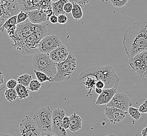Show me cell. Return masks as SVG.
<instances>
[{
	"label": "cell",
	"instance_id": "obj_37",
	"mask_svg": "<svg viewBox=\"0 0 147 136\" xmlns=\"http://www.w3.org/2000/svg\"><path fill=\"white\" fill-rule=\"evenodd\" d=\"M49 21L51 23L53 24H56L58 23V16L56 14H53L49 19Z\"/></svg>",
	"mask_w": 147,
	"mask_h": 136
},
{
	"label": "cell",
	"instance_id": "obj_45",
	"mask_svg": "<svg viewBox=\"0 0 147 136\" xmlns=\"http://www.w3.org/2000/svg\"><path fill=\"white\" fill-rule=\"evenodd\" d=\"M101 1V2H103V3H105V2H107L108 1H109V0H100Z\"/></svg>",
	"mask_w": 147,
	"mask_h": 136
},
{
	"label": "cell",
	"instance_id": "obj_38",
	"mask_svg": "<svg viewBox=\"0 0 147 136\" xmlns=\"http://www.w3.org/2000/svg\"><path fill=\"white\" fill-rule=\"evenodd\" d=\"M105 84L103 81H97L96 83V88L98 89H105Z\"/></svg>",
	"mask_w": 147,
	"mask_h": 136
},
{
	"label": "cell",
	"instance_id": "obj_16",
	"mask_svg": "<svg viewBox=\"0 0 147 136\" xmlns=\"http://www.w3.org/2000/svg\"><path fill=\"white\" fill-rule=\"evenodd\" d=\"M118 88H113L111 89H104L103 92L98 95L95 104L97 105H107L112 100L115 94L117 92Z\"/></svg>",
	"mask_w": 147,
	"mask_h": 136
},
{
	"label": "cell",
	"instance_id": "obj_3",
	"mask_svg": "<svg viewBox=\"0 0 147 136\" xmlns=\"http://www.w3.org/2000/svg\"><path fill=\"white\" fill-rule=\"evenodd\" d=\"M88 77H94L97 81L104 82L105 89L118 88L120 81V78L112 65H98L88 68L80 73L78 81L80 82Z\"/></svg>",
	"mask_w": 147,
	"mask_h": 136
},
{
	"label": "cell",
	"instance_id": "obj_31",
	"mask_svg": "<svg viewBox=\"0 0 147 136\" xmlns=\"http://www.w3.org/2000/svg\"><path fill=\"white\" fill-rule=\"evenodd\" d=\"M18 85V81L15 79H12L7 81L6 84V87L8 89H15Z\"/></svg>",
	"mask_w": 147,
	"mask_h": 136
},
{
	"label": "cell",
	"instance_id": "obj_14",
	"mask_svg": "<svg viewBox=\"0 0 147 136\" xmlns=\"http://www.w3.org/2000/svg\"><path fill=\"white\" fill-rule=\"evenodd\" d=\"M127 112L113 107L106 106L104 109V115L113 124L123 121L126 118Z\"/></svg>",
	"mask_w": 147,
	"mask_h": 136
},
{
	"label": "cell",
	"instance_id": "obj_35",
	"mask_svg": "<svg viewBox=\"0 0 147 136\" xmlns=\"http://www.w3.org/2000/svg\"><path fill=\"white\" fill-rule=\"evenodd\" d=\"M68 21V18L65 14L58 16V23L60 24H65Z\"/></svg>",
	"mask_w": 147,
	"mask_h": 136
},
{
	"label": "cell",
	"instance_id": "obj_5",
	"mask_svg": "<svg viewBox=\"0 0 147 136\" xmlns=\"http://www.w3.org/2000/svg\"><path fill=\"white\" fill-rule=\"evenodd\" d=\"M77 59L72 53H69L67 59L63 62L57 63V74L52 82H61L68 81L76 70Z\"/></svg>",
	"mask_w": 147,
	"mask_h": 136
},
{
	"label": "cell",
	"instance_id": "obj_8",
	"mask_svg": "<svg viewBox=\"0 0 147 136\" xmlns=\"http://www.w3.org/2000/svg\"><path fill=\"white\" fill-rule=\"evenodd\" d=\"M21 11L29 12L35 9L46 10L52 7L51 0H17Z\"/></svg>",
	"mask_w": 147,
	"mask_h": 136
},
{
	"label": "cell",
	"instance_id": "obj_26",
	"mask_svg": "<svg viewBox=\"0 0 147 136\" xmlns=\"http://www.w3.org/2000/svg\"><path fill=\"white\" fill-rule=\"evenodd\" d=\"M6 100L9 102H13L18 98V94L15 89H7L4 93Z\"/></svg>",
	"mask_w": 147,
	"mask_h": 136
},
{
	"label": "cell",
	"instance_id": "obj_23",
	"mask_svg": "<svg viewBox=\"0 0 147 136\" xmlns=\"http://www.w3.org/2000/svg\"><path fill=\"white\" fill-rule=\"evenodd\" d=\"M32 80V76L28 73H25L18 77L17 81L18 84L28 88L30 82Z\"/></svg>",
	"mask_w": 147,
	"mask_h": 136
},
{
	"label": "cell",
	"instance_id": "obj_41",
	"mask_svg": "<svg viewBox=\"0 0 147 136\" xmlns=\"http://www.w3.org/2000/svg\"><path fill=\"white\" fill-rule=\"evenodd\" d=\"M40 136H57L55 134H54L53 133L50 132V133H41Z\"/></svg>",
	"mask_w": 147,
	"mask_h": 136
},
{
	"label": "cell",
	"instance_id": "obj_4",
	"mask_svg": "<svg viewBox=\"0 0 147 136\" xmlns=\"http://www.w3.org/2000/svg\"><path fill=\"white\" fill-rule=\"evenodd\" d=\"M32 64L35 70L47 74L51 81L56 76L57 63L50 58L49 53H36L32 57Z\"/></svg>",
	"mask_w": 147,
	"mask_h": 136
},
{
	"label": "cell",
	"instance_id": "obj_13",
	"mask_svg": "<svg viewBox=\"0 0 147 136\" xmlns=\"http://www.w3.org/2000/svg\"><path fill=\"white\" fill-rule=\"evenodd\" d=\"M19 130L22 136H40L41 133L39 130L32 119L26 116L19 126Z\"/></svg>",
	"mask_w": 147,
	"mask_h": 136
},
{
	"label": "cell",
	"instance_id": "obj_15",
	"mask_svg": "<svg viewBox=\"0 0 147 136\" xmlns=\"http://www.w3.org/2000/svg\"><path fill=\"white\" fill-rule=\"evenodd\" d=\"M49 54L53 62L59 63L65 61L67 59L69 52L67 46L62 44Z\"/></svg>",
	"mask_w": 147,
	"mask_h": 136
},
{
	"label": "cell",
	"instance_id": "obj_36",
	"mask_svg": "<svg viewBox=\"0 0 147 136\" xmlns=\"http://www.w3.org/2000/svg\"><path fill=\"white\" fill-rule=\"evenodd\" d=\"M139 111L141 113L147 114V100L144 102L138 108Z\"/></svg>",
	"mask_w": 147,
	"mask_h": 136
},
{
	"label": "cell",
	"instance_id": "obj_19",
	"mask_svg": "<svg viewBox=\"0 0 147 136\" xmlns=\"http://www.w3.org/2000/svg\"><path fill=\"white\" fill-rule=\"evenodd\" d=\"M17 15L12 16L9 18L3 24V26L0 28V32H3L4 30L6 31V33L13 32L16 30L17 27Z\"/></svg>",
	"mask_w": 147,
	"mask_h": 136
},
{
	"label": "cell",
	"instance_id": "obj_24",
	"mask_svg": "<svg viewBox=\"0 0 147 136\" xmlns=\"http://www.w3.org/2000/svg\"><path fill=\"white\" fill-rule=\"evenodd\" d=\"M72 17L76 21H79L83 17L82 9L81 6L78 4H74V7L71 12Z\"/></svg>",
	"mask_w": 147,
	"mask_h": 136
},
{
	"label": "cell",
	"instance_id": "obj_27",
	"mask_svg": "<svg viewBox=\"0 0 147 136\" xmlns=\"http://www.w3.org/2000/svg\"><path fill=\"white\" fill-rule=\"evenodd\" d=\"M128 113L130 116L136 121H138L141 118V112L139 111L138 108H136L134 107H130L128 110Z\"/></svg>",
	"mask_w": 147,
	"mask_h": 136
},
{
	"label": "cell",
	"instance_id": "obj_40",
	"mask_svg": "<svg viewBox=\"0 0 147 136\" xmlns=\"http://www.w3.org/2000/svg\"><path fill=\"white\" fill-rule=\"evenodd\" d=\"M4 77L3 75V73L2 71H0V87L4 83Z\"/></svg>",
	"mask_w": 147,
	"mask_h": 136
},
{
	"label": "cell",
	"instance_id": "obj_42",
	"mask_svg": "<svg viewBox=\"0 0 147 136\" xmlns=\"http://www.w3.org/2000/svg\"><path fill=\"white\" fill-rule=\"evenodd\" d=\"M142 136H147V127H145L141 131Z\"/></svg>",
	"mask_w": 147,
	"mask_h": 136
},
{
	"label": "cell",
	"instance_id": "obj_2",
	"mask_svg": "<svg viewBox=\"0 0 147 136\" xmlns=\"http://www.w3.org/2000/svg\"><path fill=\"white\" fill-rule=\"evenodd\" d=\"M123 45L129 59L147 51V22L138 21L130 26L124 33Z\"/></svg>",
	"mask_w": 147,
	"mask_h": 136
},
{
	"label": "cell",
	"instance_id": "obj_20",
	"mask_svg": "<svg viewBox=\"0 0 147 136\" xmlns=\"http://www.w3.org/2000/svg\"><path fill=\"white\" fill-rule=\"evenodd\" d=\"M97 80L93 77H86V80L83 83L84 84L85 88L88 90L86 96H92V91L96 88V83Z\"/></svg>",
	"mask_w": 147,
	"mask_h": 136
},
{
	"label": "cell",
	"instance_id": "obj_43",
	"mask_svg": "<svg viewBox=\"0 0 147 136\" xmlns=\"http://www.w3.org/2000/svg\"><path fill=\"white\" fill-rule=\"evenodd\" d=\"M103 89H98V88H96L95 89V91L97 94L100 95L103 92Z\"/></svg>",
	"mask_w": 147,
	"mask_h": 136
},
{
	"label": "cell",
	"instance_id": "obj_11",
	"mask_svg": "<svg viewBox=\"0 0 147 136\" xmlns=\"http://www.w3.org/2000/svg\"><path fill=\"white\" fill-rule=\"evenodd\" d=\"M62 44V42L58 36L56 35L46 36L41 39L39 44V52L49 53Z\"/></svg>",
	"mask_w": 147,
	"mask_h": 136
},
{
	"label": "cell",
	"instance_id": "obj_32",
	"mask_svg": "<svg viewBox=\"0 0 147 136\" xmlns=\"http://www.w3.org/2000/svg\"><path fill=\"white\" fill-rule=\"evenodd\" d=\"M91 0H68L69 2H71L73 4H76L79 5L82 8L83 6H85L87 4H88Z\"/></svg>",
	"mask_w": 147,
	"mask_h": 136
},
{
	"label": "cell",
	"instance_id": "obj_6",
	"mask_svg": "<svg viewBox=\"0 0 147 136\" xmlns=\"http://www.w3.org/2000/svg\"><path fill=\"white\" fill-rule=\"evenodd\" d=\"M53 111L49 107L42 106L34 113L32 120L41 133L52 132Z\"/></svg>",
	"mask_w": 147,
	"mask_h": 136
},
{
	"label": "cell",
	"instance_id": "obj_47",
	"mask_svg": "<svg viewBox=\"0 0 147 136\" xmlns=\"http://www.w3.org/2000/svg\"><path fill=\"white\" fill-rule=\"evenodd\" d=\"M59 0H51V1L53 2V3H54V2H58V1H59Z\"/></svg>",
	"mask_w": 147,
	"mask_h": 136
},
{
	"label": "cell",
	"instance_id": "obj_17",
	"mask_svg": "<svg viewBox=\"0 0 147 136\" xmlns=\"http://www.w3.org/2000/svg\"><path fill=\"white\" fill-rule=\"evenodd\" d=\"M28 20L34 24H40L49 21L46 14L45 10L35 9L28 12Z\"/></svg>",
	"mask_w": 147,
	"mask_h": 136
},
{
	"label": "cell",
	"instance_id": "obj_22",
	"mask_svg": "<svg viewBox=\"0 0 147 136\" xmlns=\"http://www.w3.org/2000/svg\"><path fill=\"white\" fill-rule=\"evenodd\" d=\"M68 2V0H59L57 2L52 3L53 13L57 16L62 14H65L63 11V6L65 4Z\"/></svg>",
	"mask_w": 147,
	"mask_h": 136
},
{
	"label": "cell",
	"instance_id": "obj_30",
	"mask_svg": "<svg viewBox=\"0 0 147 136\" xmlns=\"http://www.w3.org/2000/svg\"><path fill=\"white\" fill-rule=\"evenodd\" d=\"M109 1L114 7L121 8L125 6L129 0H109Z\"/></svg>",
	"mask_w": 147,
	"mask_h": 136
},
{
	"label": "cell",
	"instance_id": "obj_44",
	"mask_svg": "<svg viewBox=\"0 0 147 136\" xmlns=\"http://www.w3.org/2000/svg\"><path fill=\"white\" fill-rule=\"evenodd\" d=\"M0 136H13L11 135L7 134V133H0Z\"/></svg>",
	"mask_w": 147,
	"mask_h": 136
},
{
	"label": "cell",
	"instance_id": "obj_33",
	"mask_svg": "<svg viewBox=\"0 0 147 136\" xmlns=\"http://www.w3.org/2000/svg\"><path fill=\"white\" fill-rule=\"evenodd\" d=\"M70 117H68L67 116H65V117L62 120V125L63 127L64 128L65 130H67L68 129H69L70 126Z\"/></svg>",
	"mask_w": 147,
	"mask_h": 136
},
{
	"label": "cell",
	"instance_id": "obj_34",
	"mask_svg": "<svg viewBox=\"0 0 147 136\" xmlns=\"http://www.w3.org/2000/svg\"><path fill=\"white\" fill-rule=\"evenodd\" d=\"M74 7V4L71 2L68 1V2L65 3L63 6V11L65 13H70L72 11Z\"/></svg>",
	"mask_w": 147,
	"mask_h": 136
},
{
	"label": "cell",
	"instance_id": "obj_10",
	"mask_svg": "<svg viewBox=\"0 0 147 136\" xmlns=\"http://www.w3.org/2000/svg\"><path fill=\"white\" fill-rule=\"evenodd\" d=\"M66 116L65 110L59 108L53 111L52 133L57 136H67L68 133L63 127L62 120Z\"/></svg>",
	"mask_w": 147,
	"mask_h": 136
},
{
	"label": "cell",
	"instance_id": "obj_18",
	"mask_svg": "<svg viewBox=\"0 0 147 136\" xmlns=\"http://www.w3.org/2000/svg\"><path fill=\"white\" fill-rule=\"evenodd\" d=\"M69 117L71 123L69 130L71 132L75 133L82 128V119L79 115L76 113H73Z\"/></svg>",
	"mask_w": 147,
	"mask_h": 136
},
{
	"label": "cell",
	"instance_id": "obj_7",
	"mask_svg": "<svg viewBox=\"0 0 147 136\" xmlns=\"http://www.w3.org/2000/svg\"><path fill=\"white\" fill-rule=\"evenodd\" d=\"M20 12L17 0H0V28L8 19Z\"/></svg>",
	"mask_w": 147,
	"mask_h": 136
},
{
	"label": "cell",
	"instance_id": "obj_9",
	"mask_svg": "<svg viewBox=\"0 0 147 136\" xmlns=\"http://www.w3.org/2000/svg\"><path fill=\"white\" fill-rule=\"evenodd\" d=\"M132 70L143 77L147 71V51L135 55L129 60Z\"/></svg>",
	"mask_w": 147,
	"mask_h": 136
},
{
	"label": "cell",
	"instance_id": "obj_28",
	"mask_svg": "<svg viewBox=\"0 0 147 136\" xmlns=\"http://www.w3.org/2000/svg\"><path fill=\"white\" fill-rule=\"evenodd\" d=\"M41 83L37 80H32L28 88L32 92H37L41 88Z\"/></svg>",
	"mask_w": 147,
	"mask_h": 136
},
{
	"label": "cell",
	"instance_id": "obj_12",
	"mask_svg": "<svg viewBox=\"0 0 147 136\" xmlns=\"http://www.w3.org/2000/svg\"><path fill=\"white\" fill-rule=\"evenodd\" d=\"M132 101L125 93L117 92L112 100L106 106L113 107L128 112L130 107L132 106Z\"/></svg>",
	"mask_w": 147,
	"mask_h": 136
},
{
	"label": "cell",
	"instance_id": "obj_29",
	"mask_svg": "<svg viewBox=\"0 0 147 136\" xmlns=\"http://www.w3.org/2000/svg\"><path fill=\"white\" fill-rule=\"evenodd\" d=\"M17 24H21L28 20V12L21 11L17 15Z\"/></svg>",
	"mask_w": 147,
	"mask_h": 136
},
{
	"label": "cell",
	"instance_id": "obj_39",
	"mask_svg": "<svg viewBox=\"0 0 147 136\" xmlns=\"http://www.w3.org/2000/svg\"><path fill=\"white\" fill-rule=\"evenodd\" d=\"M45 11H46V15H47V18H48V19L49 20V18L54 14L53 10V8L50 7L49 9H47L46 10H45Z\"/></svg>",
	"mask_w": 147,
	"mask_h": 136
},
{
	"label": "cell",
	"instance_id": "obj_46",
	"mask_svg": "<svg viewBox=\"0 0 147 136\" xmlns=\"http://www.w3.org/2000/svg\"><path fill=\"white\" fill-rule=\"evenodd\" d=\"M116 136V135H115L114 134H109V135H106V136Z\"/></svg>",
	"mask_w": 147,
	"mask_h": 136
},
{
	"label": "cell",
	"instance_id": "obj_25",
	"mask_svg": "<svg viewBox=\"0 0 147 136\" xmlns=\"http://www.w3.org/2000/svg\"><path fill=\"white\" fill-rule=\"evenodd\" d=\"M34 72L35 74L37 80H38L39 82H40V83H44L47 81L52 82L51 79L47 75V74H45L44 72L37 71L35 69L34 70Z\"/></svg>",
	"mask_w": 147,
	"mask_h": 136
},
{
	"label": "cell",
	"instance_id": "obj_21",
	"mask_svg": "<svg viewBox=\"0 0 147 136\" xmlns=\"http://www.w3.org/2000/svg\"><path fill=\"white\" fill-rule=\"evenodd\" d=\"M15 90L17 93L18 98L20 100H26L27 98L30 96V90L23 85L18 84L15 88Z\"/></svg>",
	"mask_w": 147,
	"mask_h": 136
},
{
	"label": "cell",
	"instance_id": "obj_48",
	"mask_svg": "<svg viewBox=\"0 0 147 136\" xmlns=\"http://www.w3.org/2000/svg\"><path fill=\"white\" fill-rule=\"evenodd\" d=\"M143 77H144V78H146V79H147V72H146V73L144 74V75Z\"/></svg>",
	"mask_w": 147,
	"mask_h": 136
},
{
	"label": "cell",
	"instance_id": "obj_1",
	"mask_svg": "<svg viewBox=\"0 0 147 136\" xmlns=\"http://www.w3.org/2000/svg\"><path fill=\"white\" fill-rule=\"evenodd\" d=\"M47 33V25L32 24L27 20L17 25L15 35L10 38L12 47L24 55L38 53L39 44Z\"/></svg>",
	"mask_w": 147,
	"mask_h": 136
}]
</instances>
